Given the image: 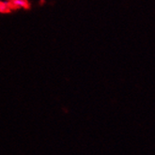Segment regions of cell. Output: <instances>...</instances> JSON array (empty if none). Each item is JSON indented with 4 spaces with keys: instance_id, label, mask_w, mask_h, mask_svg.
Masks as SVG:
<instances>
[{
    "instance_id": "obj_1",
    "label": "cell",
    "mask_w": 155,
    "mask_h": 155,
    "mask_svg": "<svg viewBox=\"0 0 155 155\" xmlns=\"http://www.w3.org/2000/svg\"><path fill=\"white\" fill-rule=\"evenodd\" d=\"M12 4L16 8H25L27 7L26 0H12Z\"/></svg>"
},
{
    "instance_id": "obj_2",
    "label": "cell",
    "mask_w": 155,
    "mask_h": 155,
    "mask_svg": "<svg viewBox=\"0 0 155 155\" xmlns=\"http://www.w3.org/2000/svg\"><path fill=\"white\" fill-rule=\"evenodd\" d=\"M8 10V4L6 3H0V11L1 12H6Z\"/></svg>"
}]
</instances>
